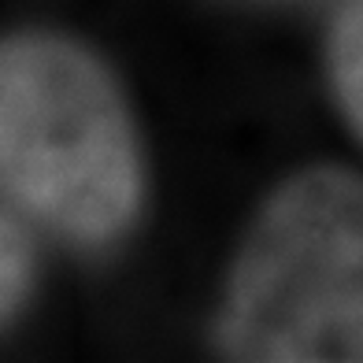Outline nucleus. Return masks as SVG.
I'll use <instances>...</instances> for the list:
<instances>
[{
	"mask_svg": "<svg viewBox=\"0 0 363 363\" xmlns=\"http://www.w3.org/2000/svg\"><path fill=\"white\" fill-rule=\"evenodd\" d=\"M0 178L8 201L78 245H108L134 219V130L86 48L41 34L4 45Z\"/></svg>",
	"mask_w": 363,
	"mask_h": 363,
	"instance_id": "nucleus-1",
	"label": "nucleus"
},
{
	"mask_svg": "<svg viewBox=\"0 0 363 363\" xmlns=\"http://www.w3.org/2000/svg\"><path fill=\"white\" fill-rule=\"evenodd\" d=\"M219 349L252 363H363V178H289L241 245Z\"/></svg>",
	"mask_w": 363,
	"mask_h": 363,
	"instance_id": "nucleus-2",
	"label": "nucleus"
},
{
	"mask_svg": "<svg viewBox=\"0 0 363 363\" xmlns=\"http://www.w3.org/2000/svg\"><path fill=\"white\" fill-rule=\"evenodd\" d=\"M330 71L349 123L363 134V0H349L330 34Z\"/></svg>",
	"mask_w": 363,
	"mask_h": 363,
	"instance_id": "nucleus-3",
	"label": "nucleus"
},
{
	"mask_svg": "<svg viewBox=\"0 0 363 363\" xmlns=\"http://www.w3.org/2000/svg\"><path fill=\"white\" fill-rule=\"evenodd\" d=\"M4 252H0V296H4V315H11L19 301L26 296L30 286V245L23 238V230L15 226L11 216H4Z\"/></svg>",
	"mask_w": 363,
	"mask_h": 363,
	"instance_id": "nucleus-4",
	"label": "nucleus"
}]
</instances>
